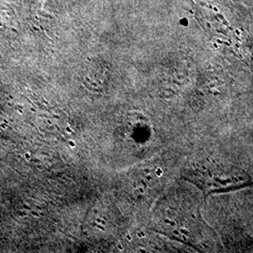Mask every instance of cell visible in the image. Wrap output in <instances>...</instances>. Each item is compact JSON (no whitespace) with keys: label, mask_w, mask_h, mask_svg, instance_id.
<instances>
[{"label":"cell","mask_w":253,"mask_h":253,"mask_svg":"<svg viewBox=\"0 0 253 253\" xmlns=\"http://www.w3.org/2000/svg\"><path fill=\"white\" fill-rule=\"evenodd\" d=\"M187 178L199 187L205 198L212 193L253 186L251 176L241 169L210 161L195 164Z\"/></svg>","instance_id":"6da1fadb"},{"label":"cell","mask_w":253,"mask_h":253,"mask_svg":"<svg viewBox=\"0 0 253 253\" xmlns=\"http://www.w3.org/2000/svg\"><path fill=\"white\" fill-rule=\"evenodd\" d=\"M93 225L96 227V228H98L99 230H101L102 232H104V231H105V228H104V226H103V225H100V224H98V223H94Z\"/></svg>","instance_id":"7a4b0ae2"},{"label":"cell","mask_w":253,"mask_h":253,"mask_svg":"<svg viewBox=\"0 0 253 253\" xmlns=\"http://www.w3.org/2000/svg\"><path fill=\"white\" fill-rule=\"evenodd\" d=\"M97 221L101 223L102 225H104V224L106 223V221H105V220H103V219H101V218H98V219H97Z\"/></svg>","instance_id":"3957f363"},{"label":"cell","mask_w":253,"mask_h":253,"mask_svg":"<svg viewBox=\"0 0 253 253\" xmlns=\"http://www.w3.org/2000/svg\"><path fill=\"white\" fill-rule=\"evenodd\" d=\"M162 174H163V171H162L161 169H158V170H157V175H158V176H161Z\"/></svg>","instance_id":"277c9868"},{"label":"cell","mask_w":253,"mask_h":253,"mask_svg":"<svg viewBox=\"0 0 253 253\" xmlns=\"http://www.w3.org/2000/svg\"><path fill=\"white\" fill-rule=\"evenodd\" d=\"M118 249L119 250V251H123L124 250V248H123V246L121 244H118Z\"/></svg>","instance_id":"5b68a950"},{"label":"cell","mask_w":253,"mask_h":253,"mask_svg":"<svg viewBox=\"0 0 253 253\" xmlns=\"http://www.w3.org/2000/svg\"><path fill=\"white\" fill-rule=\"evenodd\" d=\"M69 145H70L71 147H75V144H74V142H73V141H70V142H69Z\"/></svg>","instance_id":"8992f818"},{"label":"cell","mask_w":253,"mask_h":253,"mask_svg":"<svg viewBox=\"0 0 253 253\" xmlns=\"http://www.w3.org/2000/svg\"><path fill=\"white\" fill-rule=\"evenodd\" d=\"M66 130L68 131V132H73V129L70 127V126H68L66 127Z\"/></svg>","instance_id":"52a82bcc"},{"label":"cell","mask_w":253,"mask_h":253,"mask_svg":"<svg viewBox=\"0 0 253 253\" xmlns=\"http://www.w3.org/2000/svg\"><path fill=\"white\" fill-rule=\"evenodd\" d=\"M30 158H31V157H30V154H26V159H27V161H30Z\"/></svg>","instance_id":"ba28073f"},{"label":"cell","mask_w":253,"mask_h":253,"mask_svg":"<svg viewBox=\"0 0 253 253\" xmlns=\"http://www.w3.org/2000/svg\"><path fill=\"white\" fill-rule=\"evenodd\" d=\"M137 235H138V237H143V236H145V234L143 232H141V233H139Z\"/></svg>","instance_id":"9c48e42d"},{"label":"cell","mask_w":253,"mask_h":253,"mask_svg":"<svg viewBox=\"0 0 253 253\" xmlns=\"http://www.w3.org/2000/svg\"><path fill=\"white\" fill-rule=\"evenodd\" d=\"M126 239H127L128 241H131V239H132V238H131V236H130V235H126Z\"/></svg>","instance_id":"30bf717a"},{"label":"cell","mask_w":253,"mask_h":253,"mask_svg":"<svg viewBox=\"0 0 253 253\" xmlns=\"http://www.w3.org/2000/svg\"><path fill=\"white\" fill-rule=\"evenodd\" d=\"M31 214H32L33 216H36V217H40V215H39L38 213H36V212H31Z\"/></svg>","instance_id":"8fae6325"},{"label":"cell","mask_w":253,"mask_h":253,"mask_svg":"<svg viewBox=\"0 0 253 253\" xmlns=\"http://www.w3.org/2000/svg\"><path fill=\"white\" fill-rule=\"evenodd\" d=\"M138 190H139V191H140V192H141V193H144V192H145V190H143V189H142V188H139V189H138Z\"/></svg>","instance_id":"7c38bea8"},{"label":"cell","mask_w":253,"mask_h":253,"mask_svg":"<svg viewBox=\"0 0 253 253\" xmlns=\"http://www.w3.org/2000/svg\"><path fill=\"white\" fill-rule=\"evenodd\" d=\"M25 208H27L28 210H31V208H29V207H27V206H25Z\"/></svg>","instance_id":"4fadbf2b"},{"label":"cell","mask_w":253,"mask_h":253,"mask_svg":"<svg viewBox=\"0 0 253 253\" xmlns=\"http://www.w3.org/2000/svg\"><path fill=\"white\" fill-rule=\"evenodd\" d=\"M48 123H49L50 125H52V122H51V120H48Z\"/></svg>","instance_id":"5bb4252c"}]
</instances>
